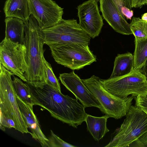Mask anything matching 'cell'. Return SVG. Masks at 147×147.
Wrapping results in <instances>:
<instances>
[{
	"mask_svg": "<svg viewBox=\"0 0 147 147\" xmlns=\"http://www.w3.org/2000/svg\"><path fill=\"white\" fill-rule=\"evenodd\" d=\"M121 11L123 14L127 19H131V18L133 15V12L132 10L124 6L122 7Z\"/></svg>",
	"mask_w": 147,
	"mask_h": 147,
	"instance_id": "cell-26",
	"label": "cell"
},
{
	"mask_svg": "<svg viewBox=\"0 0 147 147\" xmlns=\"http://www.w3.org/2000/svg\"><path fill=\"white\" fill-rule=\"evenodd\" d=\"M18 77L14 76L13 83L15 93L23 101L31 105H34L30 92L28 84L22 82Z\"/></svg>",
	"mask_w": 147,
	"mask_h": 147,
	"instance_id": "cell-20",
	"label": "cell"
},
{
	"mask_svg": "<svg viewBox=\"0 0 147 147\" xmlns=\"http://www.w3.org/2000/svg\"><path fill=\"white\" fill-rule=\"evenodd\" d=\"M134 98L135 101V105L143 110L147 114V94L144 96H138ZM135 142L137 146H147V132Z\"/></svg>",
	"mask_w": 147,
	"mask_h": 147,
	"instance_id": "cell-21",
	"label": "cell"
},
{
	"mask_svg": "<svg viewBox=\"0 0 147 147\" xmlns=\"http://www.w3.org/2000/svg\"><path fill=\"white\" fill-rule=\"evenodd\" d=\"M46 75L47 84L59 92H61L60 84L53 72L50 64L44 59Z\"/></svg>",
	"mask_w": 147,
	"mask_h": 147,
	"instance_id": "cell-23",
	"label": "cell"
},
{
	"mask_svg": "<svg viewBox=\"0 0 147 147\" xmlns=\"http://www.w3.org/2000/svg\"><path fill=\"white\" fill-rule=\"evenodd\" d=\"M45 44L51 45L76 43L89 45L91 37L74 19L62 20L51 27L42 29Z\"/></svg>",
	"mask_w": 147,
	"mask_h": 147,
	"instance_id": "cell-8",
	"label": "cell"
},
{
	"mask_svg": "<svg viewBox=\"0 0 147 147\" xmlns=\"http://www.w3.org/2000/svg\"><path fill=\"white\" fill-rule=\"evenodd\" d=\"M123 1L124 2L125 6L130 9L131 10V0H123Z\"/></svg>",
	"mask_w": 147,
	"mask_h": 147,
	"instance_id": "cell-29",
	"label": "cell"
},
{
	"mask_svg": "<svg viewBox=\"0 0 147 147\" xmlns=\"http://www.w3.org/2000/svg\"><path fill=\"white\" fill-rule=\"evenodd\" d=\"M0 125L9 128H13L15 129L16 126L13 119L8 117L0 112Z\"/></svg>",
	"mask_w": 147,
	"mask_h": 147,
	"instance_id": "cell-25",
	"label": "cell"
},
{
	"mask_svg": "<svg viewBox=\"0 0 147 147\" xmlns=\"http://www.w3.org/2000/svg\"><path fill=\"white\" fill-rule=\"evenodd\" d=\"M19 109L32 138L43 147H49V139L42 132L38 119L33 110V106L23 101L15 93Z\"/></svg>",
	"mask_w": 147,
	"mask_h": 147,
	"instance_id": "cell-14",
	"label": "cell"
},
{
	"mask_svg": "<svg viewBox=\"0 0 147 147\" xmlns=\"http://www.w3.org/2000/svg\"><path fill=\"white\" fill-rule=\"evenodd\" d=\"M145 4H146V5H147V2H146V3Z\"/></svg>",
	"mask_w": 147,
	"mask_h": 147,
	"instance_id": "cell-34",
	"label": "cell"
},
{
	"mask_svg": "<svg viewBox=\"0 0 147 147\" xmlns=\"http://www.w3.org/2000/svg\"><path fill=\"white\" fill-rule=\"evenodd\" d=\"M146 22L139 17H134L133 18L130 25L135 38H140L147 37L145 32Z\"/></svg>",
	"mask_w": 147,
	"mask_h": 147,
	"instance_id": "cell-22",
	"label": "cell"
},
{
	"mask_svg": "<svg viewBox=\"0 0 147 147\" xmlns=\"http://www.w3.org/2000/svg\"><path fill=\"white\" fill-rule=\"evenodd\" d=\"M3 10L6 18H17L24 22L28 21L31 15L28 0H7Z\"/></svg>",
	"mask_w": 147,
	"mask_h": 147,
	"instance_id": "cell-15",
	"label": "cell"
},
{
	"mask_svg": "<svg viewBox=\"0 0 147 147\" xmlns=\"http://www.w3.org/2000/svg\"><path fill=\"white\" fill-rule=\"evenodd\" d=\"M25 24L24 45L26 49L27 69L24 74L27 83L36 87L47 84L44 59V38L42 28L31 15Z\"/></svg>",
	"mask_w": 147,
	"mask_h": 147,
	"instance_id": "cell-2",
	"label": "cell"
},
{
	"mask_svg": "<svg viewBox=\"0 0 147 147\" xmlns=\"http://www.w3.org/2000/svg\"><path fill=\"white\" fill-rule=\"evenodd\" d=\"M100 81L107 91L119 98L130 95L135 97L147 94V81L140 70L133 69L127 75Z\"/></svg>",
	"mask_w": 147,
	"mask_h": 147,
	"instance_id": "cell-7",
	"label": "cell"
},
{
	"mask_svg": "<svg viewBox=\"0 0 147 147\" xmlns=\"http://www.w3.org/2000/svg\"><path fill=\"white\" fill-rule=\"evenodd\" d=\"M48 138L49 147H74L76 146L64 141L51 130V135Z\"/></svg>",
	"mask_w": 147,
	"mask_h": 147,
	"instance_id": "cell-24",
	"label": "cell"
},
{
	"mask_svg": "<svg viewBox=\"0 0 147 147\" xmlns=\"http://www.w3.org/2000/svg\"><path fill=\"white\" fill-rule=\"evenodd\" d=\"M134 69L140 70L147 60V37L135 38Z\"/></svg>",
	"mask_w": 147,
	"mask_h": 147,
	"instance_id": "cell-19",
	"label": "cell"
},
{
	"mask_svg": "<svg viewBox=\"0 0 147 147\" xmlns=\"http://www.w3.org/2000/svg\"><path fill=\"white\" fill-rule=\"evenodd\" d=\"M89 45L76 43L55 44L49 46L52 56L58 64L72 70H79L96 61Z\"/></svg>",
	"mask_w": 147,
	"mask_h": 147,
	"instance_id": "cell-5",
	"label": "cell"
},
{
	"mask_svg": "<svg viewBox=\"0 0 147 147\" xmlns=\"http://www.w3.org/2000/svg\"><path fill=\"white\" fill-rule=\"evenodd\" d=\"M108 118V116L105 115L96 117L87 114L85 121L87 129L96 141H99L109 131L107 126Z\"/></svg>",
	"mask_w": 147,
	"mask_h": 147,
	"instance_id": "cell-17",
	"label": "cell"
},
{
	"mask_svg": "<svg viewBox=\"0 0 147 147\" xmlns=\"http://www.w3.org/2000/svg\"><path fill=\"white\" fill-rule=\"evenodd\" d=\"M59 78L61 83L75 95L85 108L95 107L101 111L102 108L98 101L74 71L60 74Z\"/></svg>",
	"mask_w": 147,
	"mask_h": 147,
	"instance_id": "cell-12",
	"label": "cell"
},
{
	"mask_svg": "<svg viewBox=\"0 0 147 147\" xmlns=\"http://www.w3.org/2000/svg\"><path fill=\"white\" fill-rule=\"evenodd\" d=\"M141 19L144 21L147 22V13H144L142 15Z\"/></svg>",
	"mask_w": 147,
	"mask_h": 147,
	"instance_id": "cell-30",
	"label": "cell"
},
{
	"mask_svg": "<svg viewBox=\"0 0 147 147\" xmlns=\"http://www.w3.org/2000/svg\"><path fill=\"white\" fill-rule=\"evenodd\" d=\"M98 77L93 75L82 79L83 82L100 104L101 112L108 116L118 119L126 116L134 97L121 98L113 95L102 86Z\"/></svg>",
	"mask_w": 147,
	"mask_h": 147,
	"instance_id": "cell-4",
	"label": "cell"
},
{
	"mask_svg": "<svg viewBox=\"0 0 147 147\" xmlns=\"http://www.w3.org/2000/svg\"><path fill=\"white\" fill-rule=\"evenodd\" d=\"M96 1L98 2L99 1V0H96Z\"/></svg>",
	"mask_w": 147,
	"mask_h": 147,
	"instance_id": "cell-32",
	"label": "cell"
},
{
	"mask_svg": "<svg viewBox=\"0 0 147 147\" xmlns=\"http://www.w3.org/2000/svg\"><path fill=\"white\" fill-rule=\"evenodd\" d=\"M140 71L144 75L147 81V60Z\"/></svg>",
	"mask_w": 147,
	"mask_h": 147,
	"instance_id": "cell-28",
	"label": "cell"
},
{
	"mask_svg": "<svg viewBox=\"0 0 147 147\" xmlns=\"http://www.w3.org/2000/svg\"><path fill=\"white\" fill-rule=\"evenodd\" d=\"M145 4V0H131V7L138 8Z\"/></svg>",
	"mask_w": 147,
	"mask_h": 147,
	"instance_id": "cell-27",
	"label": "cell"
},
{
	"mask_svg": "<svg viewBox=\"0 0 147 147\" xmlns=\"http://www.w3.org/2000/svg\"><path fill=\"white\" fill-rule=\"evenodd\" d=\"M5 22V38L14 42L24 44L25 26L24 21L17 18L7 17Z\"/></svg>",
	"mask_w": 147,
	"mask_h": 147,
	"instance_id": "cell-16",
	"label": "cell"
},
{
	"mask_svg": "<svg viewBox=\"0 0 147 147\" xmlns=\"http://www.w3.org/2000/svg\"><path fill=\"white\" fill-rule=\"evenodd\" d=\"M134 56L131 53L118 54L115 58L113 69L110 78L129 74L134 69Z\"/></svg>",
	"mask_w": 147,
	"mask_h": 147,
	"instance_id": "cell-18",
	"label": "cell"
},
{
	"mask_svg": "<svg viewBox=\"0 0 147 147\" xmlns=\"http://www.w3.org/2000/svg\"><path fill=\"white\" fill-rule=\"evenodd\" d=\"M147 0H145V4H146V2H147Z\"/></svg>",
	"mask_w": 147,
	"mask_h": 147,
	"instance_id": "cell-33",
	"label": "cell"
},
{
	"mask_svg": "<svg viewBox=\"0 0 147 147\" xmlns=\"http://www.w3.org/2000/svg\"><path fill=\"white\" fill-rule=\"evenodd\" d=\"M102 16L116 32L123 34H133L130 24L119 10L115 0H99Z\"/></svg>",
	"mask_w": 147,
	"mask_h": 147,
	"instance_id": "cell-13",
	"label": "cell"
},
{
	"mask_svg": "<svg viewBox=\"0 0 147 147\" xmlns=\"http://www.w3.org/2000/svg\"><path fill=\"white\" fill-rule=\"evenodd\" d=\"M26 49L24 44L5 38L0 43V63L13 75L27 82L24 74L27 69Z\"/></svg>",
	"mask_w": 147,
	"mask_h": 147,
	"instance_id": "cell-9",
	"label": "cell"
},
{
	"mask_svg": "<svg viewBox=\"0 0 147 147\" xmlns=\"http://www.w3.org/2000/svg\"><path fill=\"white\" fill-rule=\"evenodd\" d=\"M79 25L91 38L98 36L104 24L96 0H88L77 7Z\"/></svg>",
	"mask_w": 147,
	"mask_h": 147,
	"instance_id": "cell-11",
	"label": "cell"
},
{
	"mask_svg": "<svg viewBox=\"0 0 147 147\" xmlns=\"http://www.w3.org/2000/svg\"><path fill=\"white\" fill-rule=\"evenodd\" d=\"M120 127L112 135L105 147H128L147 132V114L135 105H131Z\"/></svg>",
	"mask_w": 147,
	"mask_h": 147,
	"instance_id": "cell-3",
	"label": "cell"
},
{
	"mask_svg": "<svg viewBox=\"0 0 147 147\" xmlns=\"http://www.w3.org/2000/svg\"><path fill=\"white\" fill-rule=\"evenodd\" d=\"M28 84L34 105L42 107L54 118L75 128L85 121L87 114L85 107L76 98L63 94L47 84L41 87Z\"/></svg>",
	"mask_w": 147,
	"mask_h": 147,
	"instance_id": "cell-1",
	"label": "cell"
},
{
	"mask_svg": "<svg viewBox=\"0 0 147 147\" xmlns=\"http://www.w3.org/2000/svg\"><path fill=\"white\" fill-rule=\"evenodd\" d=\"M0 110L13 120L15 129L22 134H31L19 109L11 77L13 74L0 64Z\"/></svg>",
	"mask_w": 147,
	"mask_h": 147,
	"instance_id": "cell-6",
	"label": "cell"
},
{
	"mask_svg": "<svg viewBox=\"0 0 147 147\" xmlns=\"http://www.w3.org/2000/svg\"><path fill=\"white\" fill-rule=\"evenodd\" d=\"M145 32L146 34L147 35V22H146L145 26Z\"/></svg>",
	"mask_w": 147,
	"mask_h": 147,
	"instance_id": "cell-31",
	"label": "cell"
},
{
	"mask_svg": "<svg viewBox=\"0 0 147 147\" xmlns=\"http://www.w3.org/2000/svg\"><path fill=\"white\" fill-rule=\"evenodd\" d=\"M31 15L43 29L59 23L63 20V9L52 0H28Z\"/></svg>",
	"mask_w": 147,
	"mask_h": 147,
	"instance_id": "cell-10",
	"label": "cell"
}]
</instances>
